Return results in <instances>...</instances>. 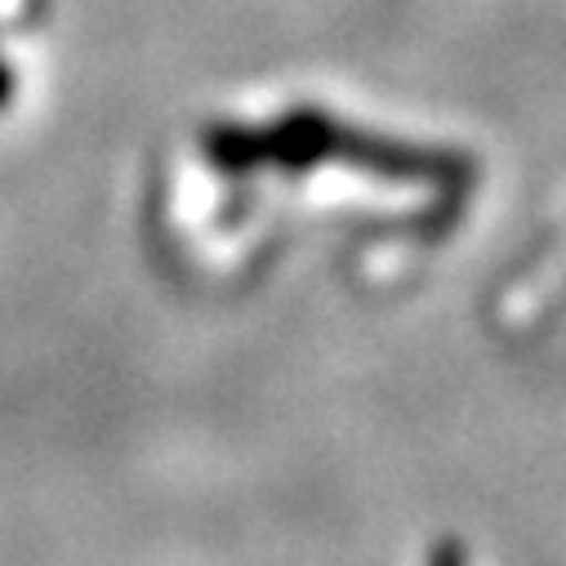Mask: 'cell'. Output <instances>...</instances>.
Wrapping results in <instances>:
<instances>
[{
	"label": "cell",
	"mask_w": 566,
	"mask_h": 566,
	"mask_svg": "<svg viewBox=\"0 0 566 566\" xmlns=\"http://www.w3.org/2000/svg\"><path fill=\"white\" fill-rule=\"evenodd\" d=\"M201 153L223 175L348 166L392 184H464L473 166L442 148H419L375 129H357L322 107H286L272 120H219L201 129Z\"/></svg>",
	"instance_id": "6da1fadb"
},
{
	"label": "cell",
	"mask_w": 566,
	"mask_h": 566,
	"mask_svg": "<svg viewBox=\"0 0 566 566\" xmlns=\"http://www.w3.org/2000/svg\"><path fill=\"white\" fill-rule=\"evenodd\" d=\"M14 94H19V76H14V63H10L6 45H0V116L14 107Z\"/></svg>",
	"instance_id": "7a4b0ae2"
},
{
	"label": "cell",
	"mask_w": 566,
	"mask_h": 566,
	"mask_svg": "<svg viewBox=\"0 0 566 566\" xmlns=\"http://www.w3.org/2000/svg\"><path fill=\"white\" fill-rule=\"evenodd\" d=\"M423 566H469V562H464V548H460L455 539H442V544L429 553V562H423Z\"/></svg>",
	"instance_id": "3957f363"
}]
</instances>
